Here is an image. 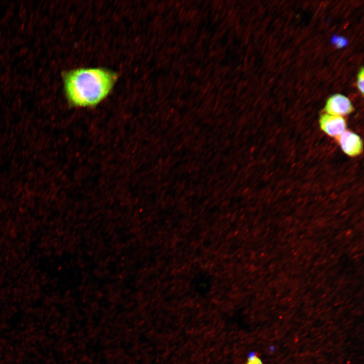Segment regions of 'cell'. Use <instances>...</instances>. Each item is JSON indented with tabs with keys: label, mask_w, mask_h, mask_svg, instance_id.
<instances>
[{
	"label": "cell",
	"mask_w": 364,
	"mask_h": 364,
	"mask_svg": "<svg viewBox=\"0 0 364 364\" xmlns=\"http://www.w3.org/2000/svg\"><path fill=\"white\" fill-rule=\"evenodd\" d=\"M363 81H364V71L363 68L362 67L359 71L357 75L356 85L358 89L363 95Z\"/></svg>",
	"instance_id": "cell-5"
},
{
	"label": "cell",
	"mask_w": 364,
	"mask_h": 364,
	"mask_svg": "<svg viewBox=\"0 0 364 364\" xmlns=\"http://www.w3.org/2000/svg\"><path fill=\"white\" fill-rule=\"evenodd\" d=\"M245 364H263V363L255 352H250L248 354Z\"/></svg>",
	"instance_id": "cell-6"
},
{
	"label": "cell",
	"mask_w": 364,
	"mask_h": 364,
	"mask_svg": "<svg viewBox=\"0 0 364 364\" xmlns=\"http://www.w3.org/2000/svg\"><path fill=\"white\" fill-rule=\"evenodd\" d=\"M325 111L328 114L343 117L352 113L354 111V107L348 98L343 95L336 94L327 100Z\"/></svg>",
	"instance_id": "cell-2"
},
{
	"label": "cell",
	"mask_w": 364,
	"mask_h": 364,
	"mask_svg": "<svg viewBox=\"0 0 364 364\" xmlns=\"http://www.w3.org/2000/svg\"><path fill=\"white\" fill-rule=\"evenodd\" d=\"M117 75L102 68H81L65 73L64 82L68 101L73 106H94L112 89Z\"/></svg>",
	"instance_id": "cell-1"
},
{
	"label": "cell",
	"mask_w": 364,
	"mask_h": 364,
	"mask_svg": "<svg viewBox=\"0 0 364 364\" xmlns=\"http://www.w3.org/2000/svg\"><path fill=\"white\" fill-rule=\"evenodd\" d=\"M321 129L327 134L337 138L346 129L345 119L341 116L326 114H322L319 120Z\"/></svg>",
	"instance_id": "cell-4"
},
{
	"label": "cell",
	"mask_w": 364,
	"mask_h": 364,
	"mask_svg": "<svg viewBox=\"0 0 364 364\" xmlns=\"http://www.w3.org/2000/svg\"><path fill=\"white\" fill-rule=\"evenodd\" d=\"M343 152L350 157H355L362 151V142L360 137L350 130H345L337 138Z\"/></svg>",
	"instance_id": "cell-3"
}]
</instances>
